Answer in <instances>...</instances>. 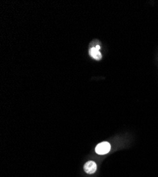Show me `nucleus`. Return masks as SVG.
Here are the masks:
<instances>
[{
    "mask_svg": "<svg viewBox=\"0 0 158 177\" xmlns=\"http://www.w3.org/2000/svg\"><path fill=\"white\" fill-rule=\"evenodd\" d=\"M89 53L90 56L96 60H99L101 59V57H102V55H101L100 51L97 50L96 48H91L89 49Z\"/></svg>",
    "mask_w": 158,
    "mask_h": 177,
    "instance_id": "obj_3",
    "label": "nucleus"
},
{
    "mask_svg": "<svg viewBox=\"0 0 158 177\" xmlns=\"http://www.w3.org/2000/svg\"><path fill=\"white\" fill-rule=\"evenodd\" d=\"M110 150L111 145L107 142H102V143L98 144L95 148L96 152L100 155H106V154L109 152Z\"/></svg>",
    "mask_w": 158,
    "mask_h": 177,
    "instance_id": "obj_1",
    "label": "nucleus"
},
{
    "mask_svg": "<svg viewBox=\"0 0 158 177\" xmlns=\"http://www.w3.org/2000/svg\"><path fill=\"white\" fill-rule=\"evenodd\" d=\"M84 169L87 174H91L96 171V164L93 161L87 162L84 166Z\"/></svg>",
    "mask_w": 158,
    "mask_h": 177,
    "instance_id": "obj_2",
    "label": "nucleus"
}]
</instances>
